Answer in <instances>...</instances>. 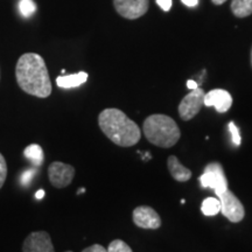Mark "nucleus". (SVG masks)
I'll list each match as a JSON object with an SVG mask.
<instances>
[{
  "label": "nucleus",
  "mask_w": 252,
  "mask_h": 252,
  "mask_svg": "<svg viewBox=\"0 0 252 252\" xmlns=\"http://www.w3.org/2000/svg\"><path fill=\"white\" fill-rule=\"evenodd\" d=\"M15 77L21 90L39 98H47L52 94V82L45 60L35 53H26L18 60Z\"/></svg>",
  "instance_id": "1"
},
{
  "label": "nucleus",
  "mask_w": 252,
  "mask_h": 252,
  "mask_svg": "<svg viewBox=\"0 0 252 252\" xmlns=\"http://www.w3.org/2000/svg\"><path fill=\"white\" fill-rule=\"evenodd\" d=\"M98 124L103 133L118 146H133L141 138L139 126L118 109L103 110L98 116Z\"/></svg>",
  "instance_id": "2"
},
{
  "label": "nucleus",
  "mask_w": 252,
  "mask_h": 252,
  "mask_svg": "<svg viewBox=\"0 0 252 252\" xmlns=\"http://www.w3.org/2000/svg\"><path fill=\"white\" fill-rule=\"evenodd\" d=\"M143 131L146 139L162 149H169L180 140L181 132L175 121L166 115H151L144 122Z\"/></svg>",
  "instance_id": "3"
},
{
  "label": "nucleus",
  "mask_w": 252,
  "mask_h": 252,
  "mask_svg": "<svg viewBox=\"0 0 252 252\" xmlns=\"http://www.w3.org/2000/svg\"><path fill=\"white\" fill-rule=\"evenodd\" d=\"M200 182L203 188L214 189L217 196L228 189V180L223 167L219 162H212L206 166L204 173L200 176Z\"/></svg>",
  "instance_id": "4"
},
{
  "label": "nucleus",
  "mask_w": 252,
  "mask_h": 252,
  "mask_svg": "<svg viewBox=\"0 0 252 252\" xmlns=\"http://www.w3.org/2000/svg\"><path fill=\"white\" fill-rule=\"evenodd\" d=\"M204 96L206 93L202 88H196L186 94L179 104V115L182 121H190L200 112L201 108L204 105Z\"/></svg>",
  "instance_id": "5"
},
{
  "label": "nucleus",
  "mask_w": 252,
  "mask_h": 252,
  "mask_svg": "<svg viewBox=\"0 0 252 252\" xmlns=\"http://www.w3.org/2000/svg\"><path fill=\"white\" fill-rule=\"evenodd\" d=\"M217 197L220 202V212L230 222L238 223L244 219L245 210L243 204L232 191L226 189Z\"/></svg>",
  "instance_id": "6"
},
{
  "label": "nucleus",
  "mask_w": 252,
  "mask_h": 252,
  "mask_svg": "<svg viewBox=\"0 0 252 252\" xmlns=\"http://www.w3.org/2000/svg\"><path fill=\"white\" fill-rule=\"evenodd\" d=\"M48 176L50 184L55 188H65L71 184L75 176V168L68 163L55 161L48 167Z\"/></svg>",
  "instance_id": "7"
},
{
  "label": "nucleus",
  "mask_w": 252,
  "mask_h": 252,
  "mask_svg": "<svg viewBox=\"0 0 252 252\" xmlns=\"http://www.w3.org/2000/svg\"><path fill=\"white\" fill-rule=\"evenodd\" d=\"M116 11L123 18L138 19L146 13L150 6V0H113Z\"/></svg>",
  "instance_id": "8"
},
{
  "label": "nucleus",
  "mask_w": 252,
  "mask_h": 252,
  "mask_svg": "<svg viewBox=\"0 0 252 252\" xmlns=\"http://www.w3.org/2000/svg\"><path fill=\"white\" fill-rule=\"evenodd\" d=\"M134 224L141 229H159L161 226V219L153 208L147 206L137 207L132 214Z\"/></svg>",
  "instance_id": "9"
},
{
  "label": "nucleus",
  "mask_w": 252,
  "mask_h": 252,
  "mask_svg": "<svg viewBox=\"0 0 252 252\" xmlns=\"http://www.w3.org/2000/svg\"><path fill=\"white\" fill-rule=\"evenodd\" d=\"M23 252H55V250L48 232L35 231L25 239Z\"/></svg>",
  "instance_id": "10"
},
{
  "label": "nucleus",
  "mask_w": 252,
  "mask_h": 252,
  "mask_svg": "<svg viewBox=\"0 0 252 252\" xmlns=\"http://www.w3.org/2000/svg\"><path fill=\"white\" fill-rule=\"evenodd\" d=\"M204 105L215 108L217 112H228L232 105V97L226 90L214 89L204 96Z\"/></svg>",
  "instance_id": "11"
},
{
  "label": "nucleus",
  "mask_w": 252,
  "mask_h": 252,
  "mask_svg": "<svg viewBox=\"0 0 252 252\" xmlns=\"http://www.w3.org/2000/svg\"><path fill=\"white\" fill-rule=\"evenodd\" d=\"M167 167H168V171L171 173V175L176 181L186 182L191 178L190 169L186 168L175 156L168 157V159H167Z\"/></svg>",
  "instance_id": "12"
},
{
  "label": "nucleus",
  "mask_w": 252,
  "mask_h": 252,
  "mask_svg": "<svg viewBox=\"0 0 252 252\" xmlns=\"http://www.w3.org/2000/svg\"><path fill=\"white\" fill-rule=\"evenodd\" d=\"M88 80V74L84 71H80L77 74L65 75V76H59L56 78V84L63 89H71V88H77L86 83Z\"/></svg>",
  "instance_id": "13"
},
{
  "label": "nucleus",
  "mask_w": 252,
  "mask_h": 252,
  "mask_svg": "<svg viewBox=\"0 0 252 252\" xmlns=\"http://www.w3.org/2000/svg\"><path fill=\"white\" fill-rule=\"evenodd\" d=\"M231 11L237 18H245L252 14V0H232Z\"/></svg>",
  "instance_id": "14"
},
{
  "label": "nucleus",
  "mask_w": 252,
  "mask_h": 252,
  "mask_svg": "<svg viewBox=\"0 0 252 252\" xmlns=\"http://www.w3.org/2000/svg\"><path fill=\"white\" fill-rule=\"evenodd\" d=\"M25 157L31 160L32 163L35 166H41L43 162V150L40 145L32 144L25 149Z\"/></svg>",
  "instance_id": "15"
},
{
  "label": "nucleus",
  "mask_w": 252,
  "mask_h": 252,
  "mask_svg": "<svg viewBox=\"0 0 252 252\" xmlns=\"http://www.w3.org/2000/svg\"><path fill=\"white\" fill-rule=\"evenodd\" d=\"M203 215L206 216H215L220 212V202L219 198L207 197L204 198L202 206H201Z\"/></svg>",
  "instance_id": "16"
},
{
  "label": "nucleus",
  "mask_w": 252,
  "mask_h": 252,
  "mask_svg": "<svg viewBox=\"0 0 252 252\" xmlns=\"http://www.w3.org/2000/svg\"><path fill=\"white\" fill-rule=\"evenodd\" d=\"M19 11L23 17L25 18H30L35 13L36 11V5L33 0H21L19 2Z\"/></svg>",
  "instance_id": "17"
},
{
  "label": "nucleus",
  "mask_w": 252,
  "mask_h": 252,
  "mask_svg": "<svg viewBox=\"0 0 252 252\" xmlns=\"http://www.w3.org/2000/svg\"><path fill=\"white\" fill-rule=\"evenodd\" d=\"M108 252H133L132 249L121 239H115L111 242L108 248Z\"/></svg>",
  "instance_id": "18"
},
{
  "label": "nucleus",
  "mask_w": 252,
  "mask_h": 252,
  "mask_svg": "<svg viewBox=\"0 0 252 252\" xmlns=\"http://www.w3.org/2000/svg\"><path fill=\"white\" fill-rule=\"evenodd\" d=\"M229 131L230 133H231V137H232V143H234L235 146H239L241 145V141H242V138H241V134H239V130L238 127L236 126V124L234 122H230L229 125Z\"/></svg>",
  "instance_id": "19"
},
{
  "label": "nucleus",
  "mask_w": 252,
  "mask_h": 252,
  "mask_svg": "<svg viewBox=\"0 0 252 252\" xmlns=\"http://www.w3.org/2000/svg\"><path fill=\"white\" fill-rule=\"evenodd\" d=\"M6 178H7V163L4 156L0 153V189L4 186Z\"/></svg>",
  "instance_id": "20"
},
{
  "label": "nucleus",
  "mask_w": 252,
  "mask_h": 252,
  "mask_svg": "<svg viewBox=\"0 0 252 252\" xmlns=\"http://www.w3.org/2000/svg\"><path fill=\"white\" fill-rule=\"evenodd\" d=\"M35 173V169H27V171H25L20 176V184L25 186V187H27L31 184V181L33 180Z\"/></svg>",
  "instance_id": "21"
},
{
  "label": "nucleus",
  "mask_w": 252,
  "mask_h": 252,
  "mask_svg": "<svg viewBox=\"0 0 252 252\" xmlns=\"http://www.w3.org/2000/svg\"><path fill=\"white\" fill-rule=\"evenodd\" d=\"M82 252H108V250H106L105 248L102 247V245L99 244H94L91 245V247L84 249L83 251Z\"/></svg>",
  "instance_id": "22"
},
{
  "label": "nucleus",
  "mask_w": 252,
  "mask_h": 252,
  "mask_svg": "<svg viewBox=\"0 0 252 252\" xmlns=\"http://www.w3.org/2000/svg\"><path fill=\"white\" fill-rule=\"evenodd\" d=\"M172 0H157V4L161 7L163 11H169L172 7Z\"/></svg>",
  "instance_id": "23"
},
{
  "label": "nucleus",
  "mask_w": 252,
  "mask_h": 252,
  "mask_svg": "<svg viewBox=\"0 0 252 252\" xmlns=\"http://www.w3.org/2000/svg\"><path fill=\"white\" fill-rule=\"evenodd\" d=\"M181 1L188 7H195L198 4V0H181Z\"/></svg>",
  "instance_id": "24"
},
{
  "label": "nucleus",
  "mask_w": 252,
  "mask_h": 252,
  "mask_svg": "<svg viewBox=\"0 0 252 252\" xmlns=\"http://www.w3.org/2000/svg\"><path fill=\"white\" fill-rule=\"evenodd\" d=\"M187 88L190 90H194V89H196V88H198V84L193 80H189V81H187Z\"/></svg>",
  "instance_id": "25"
},
{
  "label": "nucleus",
  "mask_w": 252,
  "mask_h": 252,
  "mask_svg": "<svg viewBox=\"0 0 252 252\" xmlns=\"http://www.w3.org/2000/svg\"><path fill=\"white\" fill-rule=\"evenodd\" d=\"M45 190H43V189H40V190H37L36 191V194H35V197L37 198V200H42L43 198V196H45Z\"/></svg>",
  "instance_id": "26"
},
{
  "label": "nucleus",
  "mask_w": 252,
  "mask_h": 252,
  "mask_svg": "<svg viewBox=\"0 0 252 252\" xmlns=\"http://www.w3.org/2000/svg\"><path fill=\"white\" fill-rule=\"evenodd\" d=\"M212 1H213L215 5H222V4H224L226 0H212Z\"/></svg>",
  "instance_id": "27"
},
{
  "label": "nucleus",
  "mask_w": 252,
  "mask_h": 252,
  "mask_svg": "<svg viewBox=\"0 0 252 252\" xmlns=\"http://www.w3.org/2000/svg\"><path fill=\"white\" fill-rule=\"evenodd\" d=\"M84 191H86V189H84V188H81L80 190L77 191V194H82V193H84Z\"/></svg>",
  "instance_id": "28"
},
{
  "label": "nucleus",
  "mask_w": 252,
  "mask_h": 252,
  "mask_svg": "<svg viewBox=\"0 0 252 252\" xmlns=\"http://www.w3.org/2000/svg\"><path fill=\"white\" fill-rule=\"evenodd\" d=\"M251 63H252V52H251Z\"/></svg>",
  "instance_id": "29"
},
{
  "label": "nucleus",
  "mask_w": 252,
  "mask_h": 252,
  "mask_svg": "<svg viewBox=\"0 0 252 252\" xmlns=\"http://www.w3.org/2000/svg\"><path fill=\"white\" fill-rule=\"evenodd\" d=\"M67 252H71V251H67Z\"/></svg>",
  "instance_id": "30"
}]
</instances>
